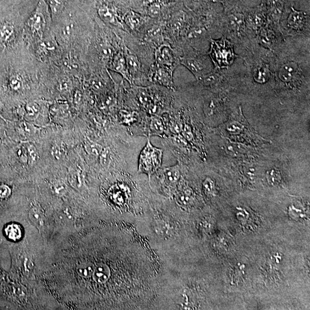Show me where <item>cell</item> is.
<instances>
[{"label": "cell", "mask_w": 310, "mask_h": 310, "mask_svg": "<svg viewBox=\"0 0 310 310\" xmlns=\"http://www.w3.org/2000/svg\"><path fill=\"white\" fill-rule=\"evenodd\" d=\"M285 20H281L280 27L285 38L289 36L309 35V16L303 11H297L293 7L285 6Z\"/></svg>", "instance_id": "4"}, {"label": "cell", "mask_w": 310, "mask_h": 310, "mask_svg": "<svg viewBox=\"0 0 310 310\" xmlns=\"http://www.w3.org/2000/svg\"><path fill=\"white\" fill-rule=\"evenodd\" d=\"M85 149L89 154L99 158L101 152L103 151L104 146L98 142L88 141L85 142Z\"/></svg>", "instance_id": "24"}, {"label": "cell", "mask_w": 310, "mask_h": 310, "mask_svg": "<svg viewBox=\"0 0 310 310\" xmlns=\"http://www.w3.org/2000/svg\"><path fill=\"white\" fill-rule=\"evenodd\" d=\"M71 87V83L70 80L67 78H65L62 80H60L58 88L59 91L62 92H67L70 89Z\"/></svg>", "instance_id": "34"}, {"label": "cell", "mask_w": 310, "mask_h": 310, "mask_svg": "<svg viewBox=\"0 0 310 310\" xmlns=\"http://www.w3.org/2000/svg\"><path fill=\"white\" fill-rule=\"evenodd\" d=\"M222 7L219 33L229 39L242 52L250 47L252 42L248 37L246 28L247 7L238 0H229Z\"/></svg>", "instance_id": "1"}, {"label": "cell", "mask_w": 310, "mask_h": 310, "mask_svg": "<svg viewBox=\"0 0 310 310\" xmlns=\"http://www.w3.org/2000/svg\"><path fill=\"white\" fill-rule=\"evenodd\" d=\"M174 70L165 66L156 64L150 71L149 79L152 83L161 86L174 92L176 91L174 80Z\"/></svg>", "instance_id": "10"}, {"label": "cell", "mask_w": 310, "mask_h": 310, "mask_svg": "<svg viewBox=\"0 0 310 310\" xmlns=\"http://www.w3.org/2000/svg\"><path fill=\"white\" fill-rule=\"evenodd\" d=\"M40 113L39 105L35 102H30L26 106V120L28 121H34L37 118Z\"/></svg>", "instance_id": "23"}, {"label": "cell", "mask_w": 310, "mask_h": 310, "mask_svg": "<svg viewBox=\"0 0 310 310\" xmlns=\"http://www.w3.org/2000/svg\"><path fill=\"white\" fill-rule=\"evenodd\" d=\"M229 0H214V2L215 3H219L220 4H221V5L223 6H225V4L229 2Z\"/></svg>", "instance_id": "38"}, {"label": "cell", "mask_w": 310, "mask_h": 310, "mask_svg": "<svg viewBox=\"0 0 310 310\" xmlns=\"http://www.w3.org/2000/svg\"><path fill=\"white\" fill-rule=\"evenodd\" d=\"M226 150L227 153L230 155H238L242 152H244V150L242 148V145L239 144L232 143V142H229L226 145Z\"/></svg>", "instance_id": "31"}, {"label": "cell", "mask_w": 310, "mask_h": 310, "mask_svg": "<svg viewBox=\"0 0 310 310\" xmlns=\"http://www.w3.org/2000/svg\"><path fill=\"white\" fill-rule=\"evenodd\" d=\"M146 137V144L138 157L137 173L147 175L149 179L161 168L163 161V150L155 147Z\"/></svg>", "instance_id": "5"}, {"label": "cell", "mask_w": 310, "mask_h": 310, "mask_svg": "<svg viewBox=\"0 0 310 310\" xmlns=\"http://www.w3.org/2000/svg\"><path fill=\"white\" fill-rule=\"evenodd\" d=\"M110 67H111L112 70L118 73L125 80L127 81L130 86L133 85L132 80L128 70L124 52H119L114 55Z\"/></svg>", "instance_id": "15"}, {"label": "cell", "mask_w": 310, "mask_h": 310, "mask_svg": "<svg viewBox=\"0 0 310 310\" xmlns=\"http://www.w3.org/2000/svg\"><path fill=\"white\" fill-rule=\"evenodd\" d=\"M49 8L46 0H40L27 21V26L35 35L42 38L48 24Z\"/></svg>", "instance_id": "9"}, {"label": "cell", "mask_w": 310, "mask_h": 310, "mask_svg": "<svg viewBox=\"0 0 310 310\" xmlns=\"http://www.w3.org/2000/svg\"><path fill=\"white\" fill-rule=\"evenodd\" d=\"M97 13L104 22L116 26L120 25L116 11L107 4H100L97 8Z\"/></svg>", "instance_id": "18"}, {"label": "cell", "mask_w": 310, "mask_h": 310, "mask_svg": "<svg viewBox=\"0 0 310 310\" xmlns=\"http://www.w3.org/2000/svg\"><path fill=\"white\" fill-rule=\"evenodd\" d=\"M219 131L230 140L246 142L258 145L266 143L267 141L261 137L248 123L243 116L242 108L239 107L225 124L220 126Z\"/></svg>", "instance_id": "2"}, {"label": "cell", "mask_w": 310, "mask_h": 310, "mask_svg": "<svg viewBox=\"0 0 310 310\" xmlns=\"http://www.w3.org/2000/svg\"><path fill=\"white\" fill-rule=\"evenodd\" d=\"M7 238L12 242H18L22 238V228L18 224H8L4 229Z\"/></svg>", "instance_id": "22"}, {"label": "cell", "mask_w": 310, "mask_h": 310, "mask_svg": "<svg viewBox=\"0 0 310 310\" xmlns=\"http://www.w3.org/2000/svg\"><path fill=\"white\" fill-rule=\"evenodd\" d=\"M267 21V11L264 3L254 8L247 7L246 24L249 38L255 40L257 35Z\"/></svg>", "instance_id": "8"}, {"label": "cell", "mask_w": 310, "mask_h": 310, "mask_svg": "<svg viewBox=\"0 0 310 310\" xmlns=\"http://www.w3.org/2000/svg\"><path fill=\"white\" fill-rule=\"evenodd\" d=\"M162 5L160 2L154 1L148 5V14L151 17H158L162 11Z\"/></svg>", "instance_id": "29"}, {"label": "cell", "mask_w": 310, "mask_h": 310, "mask_svg": "<svg viewBox=\"0 0 310 310\" xmlns=\"http://www.w3.org/2000/svg\"><path fill=\"white\" fill-rule=\"evenodd\" d=\"M267 22L280 27V23L285 11L284 0H265Z\"/></svg>", "instance_id": "14"}, {"label": "cell", "mask_w": 310, "mask_h": 310, "mask_svg": "<svg viewBox=\"0 0 310 310\" xmlns=\"http://www.w3.org/2000/svg\"><path fill=\"white\" fill-rule=\"evenodd\" d=\"M124 54L128 70L133 81L139 79L141 75V64L137 57L125 47Z\"/></svg>", "instance_id": "16"}, {"label": "cell", "mask_w": 310, "mask_h": 310, "mask_svg": "<svg viewBox=\"0 0 310 310\" xmlns=\"http://www.w3.org/2000/svg\"><path fill=\"white\" fill-rule=\"evenodd\" d=\"M169 1L172 2L174 1V0H169Z\"/></svg>", "instance_id": "39"}, {"label": "cell", "mask_w": 310, "mask_h": 310, "mask_svg": "<svg viewBox=\"0 0 310 310\" xmlns=\"http://www.w3.org/2000/svg\"><path fill=\"white\" fill-rule=\"evenodd\" d=\"M8 84L12 91L18 92L21 91L23 86L22 77L18 73H14L9 77Z\"/></svg>", "instance_id": "26"}, {"label": "cell", "mask_w": 310, "mask_h": 310, "mask_svg": "<svg viewBox=\"0 0 310 310\" xmlns=\"http://www.w3.org/2000/svg\"><path fill=\"white\" fill-rule=\"evenodd\" d=\"M209 42L210 49L207 55L210 57L213 63L214 69H229L239 57L235 51L234 44L225 36H222L218 40L210 38Z\"/></svg>", "instance_id": "3"}, {"label": "cell", "mask_w": 310, "mask_h": 310, "mask_svg": "<svg viewBox=\"0 0 310 310\" xmlns=\"http://www.w3.org/2000/svg\"><path fill=\"white\" fill-rule=\"evenodd\" d=\"M47 5L53 14L57 15L62 12L64 5V0H46Z\"/></svg>", "instance_id": "28"}, {"label": "cell", "mask_w": 310, "mask_h": 310, "mask_svg": "<svg viewBox=\"0 0 310 310\" xmlns=\"http://www.w3.org/2000/svg\"><path fill=\"white\" fill-rule=\"evenodd\" d=\"M16 28L13 23L4 21L0 23V47H7L15 38Z\"/></svg>", "instance_id": "17"}, {"label": "cell", "mask_w": 310, "mask_h": 310, "mask_svg": "<svg viewBox=\"0 0 310 310\" xmlns=\"http://www.w3.org/2000/svg\"><path fill=\"white\" fill-rule=\"evenodd\" d=\"M285 6L288 7H293L295 6V0H284Z\"/></svg>", "instance_id": "37"}, {"label": "cell", "mask_w": 310, "mask_h": 310, "mask_svg": "<svg viewBox=\"0 0 310 310\" xmlns=\"http://www.w3.org/2000/svg\"><path fill=\"white\" fill-rule=\"evenodd\" d=\"M180 63L189 69L197 81L214 69L209 56L193 51L187 53L181 58Z\"/></svg>", "instance_id": "7"}, {"label": "cell", "mask_w": 310, "mask_h": 310, "mask_svg": "<svg viewBox=\"0 0 310 310\" xmlns=\"http://www.w3.org/2000/svg\"><path fill=\"white\" fill-rule=\"evenodd\" d=\"M115 154L113 152V150L109 146L104 147L103 151L101 152L99 158L100 166L104 169H108L111 166L115 159Z\"/></svg>", "instance_id": "21"}, {"label": "cell", "mask_w": 310, "mask_h": 310, "mask_svg": "<svg viewBox=\"0 0 310 310\" xmlns=\"http://www.w3.org/2000/svg\"><path fill=\"white\" fill-rule=\"evenodd\" d=\"M95 267L92 263H85L79 265L76 268V272L81 277L89 278L93 276Z\"/></svg>", "instance_id": "25"}, {"label": "cell", "mask_w": 310, "mask_h": 310, "mask_svg": "<svg viewBox=\"0 0 310 310\" xmlns=\"http://www.w3.org/2000/svg\"><path fill=\"white\" fill-rule=\"evenodd\" d=\"M72 25L71 24H68V25H65L64 27L62 28V34L65 38H70L72 32Z\"/></svg>", "instance_id": "36"}, {"label": "cell", "mask_w": 310, "mask_h": 310, "mask_svg": "<svg viewBox=\"0 0 310 310\" xmlns=\"http://www.w3.org/2000/svg\"><path fill=\"white\" fill-rule=\"evenodd\" d=\"M285 38L280 27L267 21L257 35L255 41L260 46L275 53L282 46Z\"/></svg>", "instance_id": "6"}, {"label": "cell", "mask_w": 310, "mask_h": 310, "mask_svg": "<svg viewBox=\"0 0 310 310\" xmlns=\"http://www.w3.org/2000/svg\"><path fill=\"white\" fill-rule=\"evenodd\" d=\"M156 64L168 67L175 70L180 63V58H178L174 49L168 44H162L154 52Z\"/></svg>", "instance_id": "11"}, {"label": "cell", "mask_w": 310, "mask_h": 310, "mask_svg": "<svg viewBox=\"0 0 310 310\" xmlns=\"http://www.w3.org/2000/svg\"><path fill=\"white\" fill-rule=\"evenodd\" d=\"M65 152L66 150L62 143H57L52 146V154L57 160L62 159L64 156Z\"/></svg>", "instance_id": "30"}, {"label": "cell", "mask_w": 310, "mask_h": 310, "mask_svg": "<svg viewBox=\"0 0 310 310\" xmlns=\"http://www.w3.org/2000/svg\"><path fill=\"white\" fill-rule=\"evenodd\" d=\"M204 191L208 195H211L213 193L214 189V183L210 178H207L203 182Z\"/></svg>", "instance_id": "33"}, {"label": "cell", "mask_w": 310, "mask_h": 310, "mask_svg": "<svg viewBox=\"0 0 310 310\" xmlns=\"http://www.w3.org/2000/svg\"><path fill=\"white\" fill-rule=\"evenodd\" d=\"M29 218L35 225L41 226L43 225L44 217L42 211L36 207L31 208L30 210Z\"/></svg>", "instance_id": "27"}, {"label": "cell", "mask_w": 310, "mask_h": 310, "mask_svg": "<svg viewBox=\"0 0 310 310\" xmlns=\"http://www.w3.org/2000/svg\"><path fill=\"white\" fill-rule=\"evenodd\" d=\"M11 190L6 185L0 186V198H6L10 195Z\"/></svg>", "instance_id": "35"}, {"label": "cell", "mask_w": 310, "mask_h": 310, "mask_svg": "<svg viewBox=\"0 0 310 310\" xmlns=\"http://www.w3.org/2000/svg\"><path fill=\"white\" fill-rule=\"evenodd\" d=\"M182 167L181 163L170 167H161L151 177L161 180L168 187L178 184L182 177Z\"/></svg>", "instance_id": "12"}, {"label": "cell", "mask_w": 310, "mask_h": 310, "mask_svg": "<svg viewBox=\"0 0 310 310\" xmlns=\"http://www.w3.org/2000/svg\"><path fill=\"white\" fill-rule=\"evenodd\" d=\"M124 22L126 25L132 30H137L143 23L141 16L133 11H130L124 16Z\"/></svg>", "instance_id": "20"}, {"label": "cell", "mask_w": 310, "mask_h": 310, "mask_svg": "<svg viewBox=\"0 0 310 310\" xmlns=\"http://www.w3.org/2000/svg\"><path fill=\"white\" fill-rule=\"evenodd\" d=\"M167 127L166 118L162 115L148 116L146 124V137L152 136L166 138Z\"/></svg>", "instance_id": "13"}, {"label": "cell", "mask_w": 310, "mask_h": 310, "mask_svg": "<svg viewBox=\"0 0 310 310\" xmlns=\"http://www.w3.org/2000/svg\"><path fill=\"white\" fill-rule=\"evenodd\" d=\"M28 161L31 165H34L37 159L38 153L36 148L33 145L28 144L27 146Z\"/></svg>", "instance_id": "32"}, {"label": "cell", "mask_w": 310, "mask_h": 310, "mask_svg": "<svg viewBox=\"0 0 310 310\" xmlns=\"http://www.w3.org/2000/svg\"><path fill=\"white\" fill-rule=\"evenodd\" d=\"M111 273V270L107 264L99 263L96 265L92 276L97 283L104 284L109 280Z\"/></svg>", "instance_id": "19"}]
</instances>
